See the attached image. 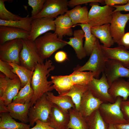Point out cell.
I'll return each mask as SVG.
<instances>
[{
	"label": "cell",
	"instance_id": "obj_1",
	"mask_svg": "<svg viewBox=\"0 0 129 129\" xmlns=\"http://www.w3.org/2000/svg\"><path fill=\"white\" fill-rule=\"evenodd\" d=\"M52 61L46 60L43 63L36 65L31 81V86L34 91V95L31 101V106L44 94L51 92L54 89L51 81L48 80L50 72L54 69Z\"/></svg>",
	"mask_w": 129,
	"mask_h": 129
},
{
	"label": "cell",
	"instance_id": "obj_2",
	"mask_svg": "<svg viewBox=\"0 0 129 129\" xmlns=\"http://www.w3.org/2000/svg\"><path fill=\"white\" fill-rule=\"evenodd\" d=\"M34 42L38 54L44 61L54 52L67 45L56 33L51 32H46L39 37Z\"/></svg>",
	"mask_w": 129,
	"mask_h": 129
},
{
	"label": "cell",
	"instance_id": "obj_3",
	"mask_svg": "<svg viewBox=\"0 0 129 129\" xmlns=\"http://www.w3.org/2000/svg\"><path fill=\"white\" fill-rule=\"evenodd\" d=\"M89 59L82 66H77L74 70L83 71L89 70L92 72L93 77L99 79L101 74L104 71L108 60L102 51L99 40L97 38L94 49Z\"/></svg>",
	"mask_w": 129,
	"mask_h": 129
},
{
	"label": "cell",
	"instance_id": "obj_4",
	"mask_svg": "<svg viewBox=\"0 0 129 129\" xmlns=\"http://www.w3.org/2000/svg\"><path fill=\"white\" fill-rule=\"evenodd\" d=\"M122 99L118 97L115 102L103 103L98 110L105 122L108 124L115 125L129 122L124 118L121 110L120 104Z\"/></svg>",
	"mask_w": 129,
	"mask_h": 129
},
{
	"label": "cell",
	"instance_id": "obj_5",
	"mask_svg": "<svg viewBox=\"0 0 129 129\" xmlns=\"http://www.w3.org/2000/svg\"><path fill=\"white\" fill-rule=\"evenodd\" d=\"M53 105L47 99L46 93L37 101L29 109L28 115L30 126H33L38 120L47 123Z\"/></svg>",
	"mask_w": 129,
	"mask_h": 129
},
{
	"label": "cell",
	"instance_id": "obj_6",
	"mask_svg": "<svg viewBox=\"0 0 129 129\" xmlns=\"http://www.w3.org/2000/svg\"><path fill=\"white\" fill-rule=\"evenodd\" d=\"M90 5L91 7L88 13V24L91 27L110 23L114 7L107 5L101 6L97 2L90 3Z\"/></svg>",
	"mask_w": 129,
	"mask_h": 129
},
{
	"label": "cell",
	"instance_id": "obj_7",
	"mask_svg": "<svg viewBox=\"0 0 129 129\" xmlns=\"http://www.w3.org/2000/svg\"><path fill=\"white\" fill-rule=\"evenodd\" d=\"M21 89V83L18 76L11 79L0 74V102L6 106L12 102Z\"/></svg>",
	"mask_w": 129,
	"mask_h": 129
},
{
	"label": "cell",
	"instance_id": "obj_8",
	"mask_svg": "<svg viewBox=\"0 0 129 129\" xmlns=\"http://www.w3.org/2000/svg\"><path fill=\"white\" fill-rule=\"evenodd\" d=\"M23 47L20 54V65L31 71L34 70L38 63H43L36 51L34 42L28 39H22Z\"/></svg>",
	"mask_w": 129,
	"mask_h": 129
},
{
	"label": "cell",
	"instance_id": "obj_9",
	"mask_svg": "<svg viewBox=\"0 0 129 129\" xmlns=\"http://www.w3.org/2000/svg\"><path fill=\"white\" fill-rule=\"evenodd\" d=\"M87 86L88 90L92 95L103 103H113L115 102L116 100L112 97L108 92L110 86L104 72L100 78L93 77Z\"/></svg>",
	"mask_w": 129,
	"mask_h": 129
},
{
	"label": "cell",
	"instance_id": "obj_10",
	"mask_svg": "<svg viewBox=\"0 0 129 129\" xmlns=\"http://www.w3.org/2000/svg\"><path fill=\"white\" fill-rule=\"evenodd\" d=\"M23 47L22 39H16L0 45V60L20 65V54Z\"/></svg>",
	"mask_w": 129,
	"mask_h": 129
},
{
	"label": "cell",
	"instance_id": "obj_11",
	"mask_svg": "<svg viewBox=\"0 0 129 129\" xmlns=\"http://www.w3.org/2000/svg\"><path fill=\"white\" fill-rule=\"evenodd\" d=\"M67 0H46L40 12L34 18H56L59 15L64 14L68 10Z\"/></svg>",
	"mask_w": 129,
	"mask_h": 129
},
{
	"label": "cell",
	"instance_id": "obj_12",
	"mask_svg": "<svg viewBox=\"0 0 129 129\" xmlns=\"http://www.w3.org/2000/svg\"><path fill=\"white\" fill-rule=\"evenodd\" d=\"M129 20V13L123 14L121 11L113 12L110 23L111 35L114 43L119 46L121 39L125 33L126 24Z\"/></svg>",
	"mask_w": 129,
	"mask_h": 129
},
{
	"label": "cell",
	"instance_id": "obj_13",
	"mask_svg": "<svg viewBox=\"0 0 129 129\" xmlns=\"http://www.w3.org/2000/svg\"><path fill=\"white\" fill-rule=\"evenodd\" d=\"M54 18L41 17L33 18L31 30L28 39L34 42L38 37L47 32L55 31L56 26Z\"/></svg>",
	"mask_w": 129,
	"mask_h": 129
},
{
	"label": "cell",
	"instance_id": "obj_14",
	"mask_svg": "<svg viewBox=\"0 0 129 129\" xmlns=\"http://www.w3.org/2000/svg\"><path fill=\"white\" fill-rule=\"evenodd\" d=\"M104 73L110 86L114 81L118 78L125 77L129 78V69L113 59H108Z\"/></svg>",
	"mask_w": 129,
	"mask_h": 129
},
{
	"label": "cell",
	"instance_id": "obj_15",
	"mask_svg": "<svg viewBox=\"0 0 129 129\" xmlns=\"http://www.w3.org/2000/svg\"><path fill=\"white\" fill-rule=\"evenodd\" d=\"M101 48L107 59L117 61L125 67L129 69V51L122 45L114 48H107L101 45Z\"/></svg>",
	"mask_w": 129,
	"mask_h": 129
},
{
	"label": "cell",
	"instance_id": "obj_16",
	"mask_svg": "<svg viewBox=\"0 0 129 129\" xmlns=\"http://www.w3.org/2000/svg\"><path fill=\"white\" fill-rule=\"evenodd\" d=\"M103 102L94 97L88 90L83 95L78 111L85 118L98 109Z\"/></svg>",
	"mask_w": 129,
	"mask_h": 129
},
{
	"label": "cell",
	"instance_id": "obj_17",
	"mask_svg": "<svg viewBox=\"0 0 129 129\" xmlns=\"http://www.w3.org/2000/svg\"><path fill=\"white\" fill-rule=\"evenodd\" d=\"M69 120V112L63 110L54 104L47 122L49 125L55 129H67Z\"/></svg>",
	"mask_w": 129,
	"mask_h": 129
},
{
	"label": "cell",
	"instance_id": "obj_18",
	"mask_svg": "<svg viewBox=\"0 0 129 129\" xmlns=\"http://www.w3.org/2000/svg\"><path fill=\"white\" fill-rule=\"evenodd\" d=\"M30 32L15 27L0 26V44L16 39H28Z\"/></svg>",
	"mask_w": 129,
	"mask_h": 129
},
{
	"label": "cell",
	"instance_id": "obj_19",
	"mask_svg": "<svg viewBox=\"0 0 129 129\" xmlns=\"http://www.w3.org/2000/svg\"><path fill=\"white\" fill-rule=\"evenodd\" d=\"M31 106L30 102L23 104L12 102L6 107L8 113L12 118L26 124L29 122L28 115Z\"/></svg>",
	"mask_w": 129,
	"mask_h": 129
},
{
	"label": "cell",
	"instance_id": "obj_20",
	"mask_svg": "<svg viewBox=\"0 0 129 129\" xmlns=\"http://www.w3.org/2000/svg\"><path fill=\"white\" fill-rule=\"evenodd\" d=\"M54 21L56 26L54 33L59 38L62 40L64 36L73 35V32L72 27L73 25L70 19L67 15L65 14L58 16Z\"/></svg>",
	"mask_w": 129,
	"mask_h": 129
},
{
	"label": "cell",
	"instance_id": "obj_21",
	"mask_svg": "<svg viewBox=\"0 0 129 129\" xmlns=\"http://www.w3.org/2000/svg\"><path fill=\"white\" fill-rule=\"evenodd\" d=\"M108 91L115 100L119 97H122L123 100H127L129 96V81L122 78L116 79L110 85Z\"/></svg>",
	"mask_w": 129,
	"mask_h": 129
},
{
	"label": "cell",
	"instance_id": "obj_22",
	"mask_svg": "<svg viewBox=\"0 0 129 129\" xmlns=\"http://www.w3.org/2000/svg\"><path fill=\"white\" fill-rule=\"evenodd\" d=\"M110 23L91 27L92 33L99 40L104 46L110 48L115 43L111 36Z\"/></svg>",
	"mask_w": 129,
	"mask_h": 129
},
{
	"label": "cell",
	"instance_id": "obj_23",
	"mask_svg": "<svg viewBox=\"0 0 129 129\" xmlns=\"http://www.w3.org/2000/svg\"><path fill=\"white\" fill-rule=\"evenodd\" d=\"M73 37L69 38V41L65 42L73 48L77 58L81 59L87 56L83 45L84 32L82 29L76 30L73 32Z\"/></svg>",
	"mask_w": 129,
	"mask_h": 129
},
{
	"label": "cell",
	"instance_id": "obj_24",
	"mask_svg": "<svg viewBox=\"0 0 129 129\" xmlns=\"http://www.w3.org/2000/svg\"><path fill=\"white\" fill-rule=\"evenodd\" d=\"M88 9L86 6L82 7L80 5L68 10L65 14L70 19L74 26L79 24H88Z\"/></svg>",
	"mask_w": 129,
	"mask_h": 129
},
{
	"label": "cell",
	"instance_id": "obj_25",
	"mask_svg": "<svg viewBox=\"0 0 129 129\" xmlns=\"http://www.w3.org/2000/svg\"><path fill=\"white\" fill-rule=\"evenodd\" d=\"M51 79L54 89L57 91L59 95L68 92L74 85L69 75L52 76Z\"/></svg>",
	"mask_w": 129,
	"mask_h": 129
},
{
	"label": "cell",
	"instance_id": "obj_26",
	"mask_svg": "<svg viewBox=\"0 0 129 129\" xmlns=\"http://www.w3.org/2000/svg\"><path fill=\"white\" fill-rule=\"evenodd\" d=\"M48 100L52 103L67 112L71 108H75V105L71 98L67 96H56L51 92L46 93Z\"/></svg>",
	"mask_w": 129,
	"mask_h": 129
},
{
	"label": "cell",
	"instance_id": "obj_27",
	"mask_svg": "<svg viewBox=\"0 0 129 129\" xmlns=\"http://www.w3.org/2000/svg\"><path fill=\"white\" fill-rule=\"evenodd\" d=\"M70 120L67 129H88L85 119L75 108L69 111Z\"/></svg>",
	"mask_w": 129,
	"mask_h": 129
},
{
	"label": "cell",
	"instance_id": "obj_28",
	"mask_svg": "<svg viewBox=\"0 0 129 129\" xmlns=\"http://www.w3.org/2000/svg\"><path fill=\"white\" fill-rule=\"evenodd\" d=\"M29 124L15 121L8 113H0V128L8 129H28L30 128Z\"/></svg>",
	"mask_w": 129,
	"mask_h": 129
},
{
	"label": "cell",
	"instance_id": "obj_29",
	"mask_svg": "<svg viewBox=\"0 0 129 129\" xmlns=\"http://www.w3.org/2000/svg\"><path fill=\"white\" fill-rule=\"evenodd\" d=\"M80 26L84 33L85 41L84 46L87 55L90 56L94 47L97 38L91 33V27L88 24L77 25Z\"/></svg>",
	"mask_w": 129,
	"mask_h": 129
},
{
	"label": "cell",
	"instance_id": "obj_30",
	"mask_svg": "<svg viewBox=\"0 0 129 129\" xmlns=\"http://www.w3.org/2000/svg\"><path fill=\"white\" fill-rule=\"evenodd\" d=\"M88 90L87 85L74 84L68 92L59 95L67 96L70 97L75 105V108L78 110L82 96Z\"/></svg>",
	"mask_w": 129,
	"mask_h": 129
},
{
	"label": "cell",
	"instance_id": "obj_31",
	"mask_svg": "<svg viewBox=\"0 0 129 129\" xmlns=\"http://www.w3.org/2000/svg\"><path fill=\"white\" fill-rule=\"evenodd\" d=\"M11 67V71L19 78L21 82V88L24 87L31 79L34 70L31 71L21 65L13 63H8Z\"/></svg>",
	"mask_w": 129,
	"mask_h": 129
},
{
	"label": "cell",
	"instance_id": "obj_32",
	"mask_svg": "<svg viewBox=\"0 0 129 129\" xmlns=\"http://www.w3.org/2000/svg\"><path fill=\"white\" fill-rule=\"evenodd\" d=\"M85 118L88 129H108V124L102 118L98 109Z\"/></svg>",
	"mask_w": 129,
	"mask_h": 129
},
{
	"label": "cell",
	"instance_id": "obj_33",
	"mask_svg": "<svg viewBox=\"0 0 129 129\" xmlns=\"http://www.w3.org/2000/svg\"><path fill=\"white\" fill-rule=\"evenodd\" d=\"M29 80L26 85L20 90L13 99L12 102L21 104L28 103L31 101L34 95V91L31 86Z\"/></svg>",
	"mask_w": 129,
	"mask_h": 129
},
{
	"label": "cell",
	"instance_id": "obj_34",
	"mask_svg": "<svg viewBox=\"0 0 129 129\" xmlns=\"http://www.w3.org/2000/svg\"><path fill=\"white\" fill-rule=\"evenodd\" d=\"M32 19L31 17L29 16V15L20 20L16 21H6L0 19V26L13 27L30 32Z\"/></svg>",
	"mask_w": 129,
	"mask_h": 129
},
{
	"label": "cell",
	"instance_id": "obj_35",
	"mask_svg": "<svg viewBox=\"0 0 129 129\" xmlns=\"http://www.w3.org/2000/svg\"><path fill=\"white\" fill-rule=\"evenodd\" d=\"M69 75L74 84L82 85H87L94 77L93 73L91 71L84 72L74 70Z\"/></svg>",
	"mask_w": 129,
	"mask_h": 129
},
{
	"label": "cell",
	"instance_id": "obj_36",
	"mask_svg": "<svg viewBox=\"0 0 129 129\" xmlns=\"http://www.w3.org/2000/svg\"><path fill=\"white\" fill-rule=\"evenodd\" d=\"M5 0H0V19L6 21H16L22 19L19 16L14 14L7 10L5 6Z\"/></svg>",
	"mask_w": 129,
	"mask_h": 129
},
{
	"label": "cell",
	"instance_id": "obj_37",
	"mask_svg": "<svg viewBox=\"0 0 129 129\" xmlns=\"http://www.w3.org/2000/svg\"><path fill=\"white\" fill-rule=\"evenodd\" d=\"M46 0H28V4L32 10L31 17L33 19L38 15L42 9Z\"/></svg>",
	"mask_w": 129,
	"mask_h": 129
},
{
	"label": "cell",
	"instance_id": "obj_38",
	"mask_svg": "<svg viewBox=\"0 0 129 129\" xmlns=\"http://www.w3.org/2000/svg\"><path fill=\"white\" fill-rule=\"evenodd\" d=\"M11 67L8 63L0 60V71L8 78L11 79L15 78L16 75L11 71Z\"/></svg>",
	"mask_w": 129,
	"mask_h": 129
},
{
	"label": "cell",
	"instance_id": "obj_39",
	"mask_svg": "<svg viewBox=\"0 0 129 129\" xmlns=\"http://www.w3.org/2000/svg\"><path fill=\"white\" fill-rule=\"evenodd\" d=\"M92 2L103 3L104 0H71L68 1V6L73 7L80 5Z\"/></svg>",
	"mask_w": 129,
	"mask_h": 129
},
{
	"label": "cell",
	"instance_id": "obj_40",
	"mask_svg": "<svg viewBox=\"0 0 129 129\" xmlns=\"http://www.w3.org/2000/svg\"><path fill=\"white\" fill-rule=\"evenodd\" d=\"M120 107L124 118L129 122V100L122 101Z\"/></svg>",
	"mask_w": 129,
	"mask_h": 129
},
{
	"label": "cell",
	"instance_id": "obj_41",
	"mask_svg": "<svg viewBox=\"0 0 129 129\" xmlns=\"http://www.w3.org/2000/svg\"><path fill=\"white\" fill-rule=\"evenodd\" d=\"M36 125L31 128L28 129H55L51 127L48 123L43 122L39 120H36Z\"/></svg>",
	"mask_w": 129,
	"mask_h": 129
},
{
	"label": "cell",
	"instance_id": "obj_42",
	"mask_svg": "<svg viewBox=\"0 0 129 129\" xmlns=\"http://www.w3.org/2000/svg\"><path fill=\"white\" fill-rule=\"evenodd\" d=\"M54 59L57 62L61 63L68 59L66 53L63 51H60L57 52L54 55Z\"/></svg>",
	"mask_w": 129,
	"mask_h": 129
},
{
	"label": "cell",
	"instance_id": "obj_43",
	"mask_svg": "<svg viewBox=\"0 0 129 129\" xmlns=\"http://www.w3.org/2000/svg\"><path fill=\"white\" fill-rule=\"evenodd\" d=\"M129 0H105L106 5L111 6L115 5H122L126 4Z\"/></svg>",
	"mask_w": 129,
	"mask_h": 129
},
{
	"label": "cell",
	"instance_id": "obj_44",
	"mask_svg": "<svg viewBox=\"0 0 129 129\" xmlns=\"http://www.w3.org/2000/svg\"><path fill=\"white\" fill-rule=\"evenodd\" d=\"M120 45L124 46L127 49H129V32L125 33L123 36Z\"/></svg>",
	"mask_w": 129,
	"mask_h": 129
},
{
	"label": "cell",
	"instance_id": "obj_45",
	"mask_svg": "<svg viewBox=\"0 0 129 129\" xmlns=\"http://www.w3.org/2000/svg\"><path fill=\"white\" fill-rule=\"evenodd\" d=\"M115 8L113 12L121 11H129V0L127 3L122 5H115L111 6Z\"/></svg>",
	"mask_w": 129,
	"mask_h": 129
},
{
	"label": "cell",
	"instance_id": "obj_46",
	"mask_svg": "<svg viewBox=\"0 0 129 129\" xmlns=\"http://www.w3.org/2000/svg\"><path fill=\"white\" fill-rule=\"evenodd\" d=\"M115 125L118 129H129V122Z\"/></svg>",
	"mask_w": 129,
	"mask_h": 129
},
{
	"label": "cell",
	"instance_id": "obj_47",
	"mask_svg": "<svg viewBox=\"0 0 129 129\" xmlns=\"http://www.w3.org/2000/svg\"><path fill=\"white\" fill-rule=\"evenodd\" d=\"M0 113H8L7 109V106L5 105L2 103L0 102Z\"/></svg>",
	"mask_w": 129,
	"mask_h": 129
},
{
	"label": "cell",
	"instance_id": "obj_48",
	"mask_svg": "<svg viewBox=\"0 0 129 129\" xmlns=\"http://www.w3.org/2000/svg\"><path fill=\"white\" fill-rule=\"evenodd\" d=\"M108 129H118L114 125L109 124H108Z\"/></svg>",
	"mask_w": 129,
	"mask_h": 129
},
{
	"label": "cell",
	"instance_id": "obj_49",
	"mask_svg": "<svg viewBox=\"0 0 129 129\" xmlns=\"http://www.w3.org/2000/svg\"><path fill=\"white\" fill-rule=\"evenodd\" d=\"M0 129H8L4 128H0Z\"/></svg>",
	"mask_w": 129,
	"mask_h": 129
},
{
	"label": "cell",
	"instance_id": "obj_50",
	"mask_svg": "<svg viewBox=\"0 0 129 129\" xmlns=\"http://www.w3.org/2000/svg\"></svg>",
	"mask_w": 129,
	"mask_h": 129
}]
</instances>
